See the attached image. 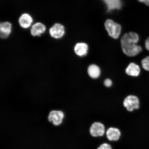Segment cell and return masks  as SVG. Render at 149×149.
I'll use <instances>...</instances> for the list:
<instances>
[{"instance_id": "cell-12", "label": "cell", "mask_w": 149, "mask_h": 149, "mask_svg": "<svg viewBox=\"0 0 149 149\" xmlns=\"http://www.w3.org/2000/svg\"><path fill=\"white\" fill-rule=\"evenodd\" d=\"M141 72V69L139 65L135 63H130L125 70L126 73L132 77H137Z\"/></svg>"}, {"instance_id": "cell-6", "label": "cell", "mask_w": 149, "mask_h": 149, "mask_svg": "<svg viewBox=\"0 0 149 149\" xmlns=\"http://www.w3.org/2000/svg\"><path fill=\"white\" fill-rule=\"evenodd\" d=\"M64 117V113L59 110H53L50 112L48 117V121L54 125L58 126L62 124Z\"/></svg>"}, {"instance_id": "cell-9", "label": "cell", "mask_w": 149, "mask_h": 149, "mask_svg": "<svg viewBox=\"0 0 149 149\" xmlns=\"http://www.w3.org/2000/svg\"><path fill=\"white\" fill-rule=\"evenodd\" d=\"M12 25L8 21L1 22L0 23V37L2 39L8 38L12 33Z\"/></svg>"}, {"instance_id": "cell-11", "label": "cell", "mask_w": 149, "mask_h": 149, "mask_svg": "<svg viewBox=\"0 0 149 149\" xmlns=\"http://www.w3.org/2000/svg\"><path fill=\"white\" fill-rule=\"evenodd\" d=\"M88 46L84 42H79L74 47V51L76 54L79 57H83L88 53Z\"/></svg>"}, {"instance_id": "cell-18", "label": "cell", "mask_w": 149, "mask_h": 149, "mask_svg": "<svg viewBox=\"0 0 149 149\" xmlns=\"http://www.w3.org/2000/svg\"><path fill=\"white\" fill-rule=\"evenodd\" d=\"M145 47L147 51L149 52V37L145 41Z\"/></svg>"}, {"instance_id": "cell-1", "label": "cell", "mask_w": 149, "mask_h": 149, "mask_svg": "<svg viewBox=\"0 0 149 149\" xmlns=\"http://www.w3.org/2000/svg\"><path fill=\"white\" fill-rule=\"evenodd\" d=\"M139 37L136 33L130 32L126 33L121 39V44L123 52L130 57L139 55L142 51L141 47L137 45Z\"/></svg>"}, {"instance_id": "cell-4", "label": "cell", "mask_w": 149, "mask_h": 149, "mask_svg": "<svg viewBox=\"0 0 149 149\" xmlns=\"http://www.w3.org/2000/svg\"><path fill=\"white\" fill-rule=\"evenodd\" d=\"M123 104L128 111L131 112L139 109V100L137 96L130 95L125 99Z\"/></svg>"}, {"instance_id": "cell-16", "label": "cell", "mask_w": 149, "mask_h": 149, "mask_svg": "<svg viewBox=\"0 0 149 149\" xmlns=\"http://www.w3.org/2000/svg\"><path fill=\"white\" fill-rule=\"evenodd\" d=\"M97 149H113L111 145L107 143H102Z\"/></svg>"}, {"instance_id": "cell-5", "label": "cell", "mask_w": 149, "mask_h": 149, "mask_svg": "<svg viewBox=\"0 0 149 149\" xmlns=\"http://www.w3.org/2000/svg\"><path fill=\"white\" fill-rule=\"evenodd\" d=\"M105 126L100 122H95L92 124L89 128V132L93 137H101L106 133Z\"/></svg>"}, {"instance_id": "cell-8", "label": "cell", "mask_w": 149, "mask_h": 149, "mask_svg": "<svg viewBox=\"0 0 149 149\" xmlns=\"http://www.w3.org/2000/svg\"><path fill=\"white\" fill-rule=\"evenodd\" d=\"M46 30V27L44 24L37 22L33 24L30 29L31 34L33 37H39L44 34Z\"/></svg>"}, {"instance_id": "cell-13", "label": "cell", "mask_w": 149, "mask_h": 149, "mask_svg": "<svg viewBox=\"0 0 149 149\" xmlns=\"http://www.w3.org/2000/svg\"><path fill=\"white\" fill-rule=\"evenodd\" d=\"M87 73L89 77L93 79L99 77L101 74V70L99 67L95 64H91L87 69Z\"/></svg>"}, {"instance_id": "cell-10", "label": "cell", "mask_w": 149, "mask_h": 149, "mask_svg": "<svg viewBox=\"0 0 149 149\" xmlns=\"http://www.w3.org/2000/svg\"><path fill=\"white\" fill-rule=\"evenodd\" d=\"M105 134L108 140L115 141H118L122 135L120 130L115 127H110L108 128Z\"/></svg>"}, {"instance_id": "cell-15", "label": "cell", "mask_w": 149, "mask_h": 149, "mask_svg": "<svg viewBox=\"0 0 149 149\" xmlns=\"http://www.w3.org/2000/svg\"><path fill=\"white\" fill-rule=\"evenodd\" d=\"M141 64L144 70L149 71V56L144 58L141 60Z\"/></svg>"}, {"instance_id": "cell-19", "label": "cell", "mask_w": 149, "mask_h": 149, "mask_svg": "<svg viewBox=\"0 0 149 149\" xmlns=\"http://www.w3.org/2000/svg\"><path fill=\"white\" fill-rule=\"evenodd\" d=\"M140 3H144L147 6L149 7V0H137Z\"/></svg>"}, {"instance_id": "cell-17", "label": "cell", "mask_w": 149, "mask_h": 149, "mask_svg": "<svg viewBox=\"0 0 149 149\" xmlns=\"http://www.w3.org/2000/svg\"><path fill=\"white\" fill-rule=\"evenodd\" d=\"M112 81L111 79H105L104 82V85L107 87H111L112 85Z\"/></svg>"}, {"instance_id": "cell-14", "label": "cell", "mask_w": 149, "mask_h": 149, "mask_svg": "<svg viewBox=\"0 0 149 149\" xmlns=\"http://www.w3.org/2000/svg\"><path fill=\"white\" fill-rule=\"evenodd\" d=\"M107 6L108 11L119 9L122 6L121 0H103Z\"/></svg>"}, {"instance_id": "cell-2", "label": "cell", "mask_w": 149, "mask_h": 149, "mask_svg": "<svg viewBox=\"0 0 149 149\" xmlns=\"http://www.w3.org/2000/svg\"><path fill=\"white\" fill-rule=\"evenodd\" d=\"M105 26L109 36L112 38L116 39L120 36L122 29L120 24L112 20L107 19L105 22Z\"/></svg>"}, {"instance_id": "cell-7", "label": "cell", "mask_w": 149, "mask_h": 149, "mask_svg": "<svg viewBox=\"0 0 149 149\" xmlns=\"http://www.w3.org/2000/svg\"><path fill=\"white\" fill-rule=\"evenodd\" d=\"M33 20V18L30 14L25 13L20 15L19 17L18 23L22 29H27L32 25Z\"/></svg>"}, {"instance_id": "cell-3", "label": "cell", "mask_w": 149, "mask_h": 149, "mask_svg": "<svg viewBox=\"0 0 149 149\" xmlns=\"http://www.w3.org/2000/svg\"><path fill=\"white\" fill-rule=\"evenodd\" d=\"M49 33L52 38L58 40L62 38L64 36L65 28L62 24L55 23L50 27Z\"/></svg>"}]
</instances>
